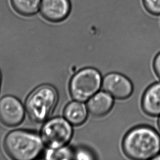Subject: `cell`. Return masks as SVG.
Segmentation results:
<instances>
[{
  "mask_svg": "<svg viewBox=\"0 0 160 160\" xmlns=\"http://www.w3.org/2000/svg\"><path fill=\"white\" fill-rule=\"evenodd\" d=\"M122 148L131 159L154 160L160 154V134L150 126H136L126 134Z\"/></svg>",
  "mask_w": 160,
  "mask_h": 160,
  "instance_id": "6da1fadb",
  "label": "cell"
},
{
  "mask_svg": "<svg viewBox=\"0 0 160 160\" xmlns=\"http://www.w3.org/2000/svg\"><path fill=\"white\" fill-rule=\"evenodd\" d=\"M42 138L26 130H14L7 134L3 142L6 154L12 159L31 160L39 155L43 149Z\"/></svg>",
  "mask_w": 160,
  "mask_h": 160,
  "instance_id": "7a4b0ae2",
  "label": "cell"
},
{
  "mask_svg": "<svg viewBox=\"0 0 160 160\" xmlns=\"http://www.w3.org/2000/svg\"><path fill=\"white\" fill-rule=\"evenodd\" d=\"M58 95L53 87L44 85L32 91L26 99V109L33 121L42 122L48 119L58 102Z\"/></svg>",
  "mask_w": 160,
  "mask_h": 160,
  "instance_id": "3957f363",
  "label": "cell"
},
{
  "mask_svg": "<svg viewBox=\"0 0 160 160\" xmlns=\"http://www.w3.org/2000/svg\"><path fill=\"white\" fill-rule=\"evenodd\" d=\"M102 84L100 72L92 68L80 70L72 78L69 90L74 100L85 102L97 93Z\"/></svg>",
  "mask_w": 160,
  "mask_h": 160,
  "instance_id": "277c9868",
  "label": "cell"
},
{
  "mask_svg": "<svg viewBox=\"0 0 160 160\" xmlns=\"http://www.w3.org/2000/svg\"><path fill=\"white\" fill-rule=\"evenodd\" d=\"M73 130L67 120L58 117L46 122L41 131L44 144L49 149L65 147L71 139Z\"/></svg>",
  "mask_w": 160,
  "mask_h": 160,
  "instance_id": "5b68a950",
  "label": "cell"
},
{
  "mask_svg": "<svg viewBox=\"0 0 160 160\" xmlns=\"http://www.w3.org/2000/svg\"><path fill=\"white\" fill-rule=\"evenodd\" d=\"M25 117L24 107L14 96H5L0 99V122L8 127L22 123Z\"/></svg>",
  "mask_w": 160,
  "mask_h": 160,
  "instance_id": "8992f818",
  "label": "cell"
},
{
  "mask_svg": "<svg viewBox=\"0 0 160 160\" xmlns=\"http://www.w3.org/2000/svg\"><path fill=\"white\" fill-rule=\"evenodd\" d=\"M102 88L105 92L119 100L128 98L133 91L131 81L122 74L117 73L108 74L104 77Z\"/></svg>",
  "mask_w": 160,
  "mask_h": 160,
  "instance_id": "52a82bcc",
  "label": "cell"
},
{
  "mask_svg": "<svg viewBox=\"0 0 160 160\" xmlns=\"http://www.w3.org/2000/svg\"><path fill=\"white\" fill-rule=\"evenodd\" d=\"M71 11L70 0H42L39 13L47 21L57 23L66 19Z\"/></svg>",
  "mask_w": 160,
  "mask_h": 160,
  "instance_id": "ba28073f",
  "label": "cell"
},
{
  "mask_svg": "<svg viewBox=\"0 0 160 160\" xmlns=\"http://www.w3.org/2000/svg\"><path fill=\"white\" fill-rule=\"evenodd\" d=\"M141 106L143 112L151 117L160 116V82H154L143 93Z\"/></svg>",
  "mask_w": 160,
  "mask_h": 160,
  "instance_id": "9c48e42d",
  "label": "cell"
},
{
  "mask_svg": "<svg viewBox=\"0 0 160 160\" xmlns=\"http://www.w3.org/2000/svg\"><path fill=\"white\" fill-rule=\"evenodd\" d=\"M88 109L91 114L102 117L107 114L112 108L113 99L106 92H100L92 96L88 102Z\"/></svg>",
  "mask_w": 160,
  "mask_h": 160,
  "instance_id": "30bf717a",
  "label": "cell"
},
{
  "mask_svg": "<svg viewBox=\"0 0 160 160\" xmlns=\"http://www.w3.org/2000/svg\"><path fill=\"white\" fill-rule=\"evenodd\" d=\"M65 118L71 124L78 126L84 122L88 112L84 104L79 102H72L67 104L64 111Z\"/></svg>",
  "mask_w": 160,
  "mask_h": 160,
  "instance_id": "8fae6325",
  "label": "cell"
},
{
  "mask_svg": "<svg viewBox=\"0 0 160 160\" xmlns=\"http://www.w3.org/2000/svg\"><path fill=\"white\" fill-rule=\"evenodd\" d=\"M13 8L22 17H30L38 14L42 0H11Z\"/></svg>",
  "mask_w": 160,
  "mask_h": 160,
  "instance_id": "7c38bea8",
  "label": "cell"
},
{
  "mask_svg": "<svg viewBox=\"0 0 160 160\" xmlns=\"http://www.w3.org/2000/svg\"><path fill=\"white\" fill-rule=\"evenodd\" d=\"M73 154L68 148L49 149L46 152L45 158L47 160H69L73 158Z\"/></svg>",
  "mask_w": 160,
  "mask_h": 160,
  "instance_id": "4fadbf2b",
  "label": "cell"
},
{
  "mask_svg": "<svg viewBox=\"0 0 160 160\" xmlns=\"http://www.w3.org/2000/svg\"><path fill=\"white\" fill-rule=\"evenodd\" d=\"M145 8L154 15H160V0H143Z\"/></svg>",
  "mask_w": 160,
  "mask_h": 160,
  "instance_id": "5bb4252c",
  "label": "cell"
},
{
  "mask_svg": "<svg viewBox=\"0 0 160 160\" xmlns=\"http://www.w3.org/2000/svg\"><path fill=\"white\" fill-rule=\"evenodd\" d=\"M75 158L78 160H91L93 159V155L88 150L81 149L78 150L75 155Z\"/></svg>",
  "mask_w": 160,
  "mask_h": 160,
  "instance_id": "9a60e30c",
  "label": "cell"
},
{
  "mask_svg": "<svg viewBox=\"0 0 160 160\" xmlns=\"http://www.w3.org/2000/svg\"><path fill=\"white\" fill-rule=\"evenodd\" d=\"M153 69L156 76L160 80V52H158L154 58Z\"/></svg>",
  "mask_w": 160,
  "mask_h": 160,
  "instance_id": "2e32d148",
  "label": "cell"
},
{
  "mask_svg": "<svg viewBox=\"0 0 160 160\" xmlns=\"http://www.w3.org/2000/svg\"><path fill=\"white\" fill-rule=\"evenodd\" d=\"M158 128H159V130H160V116L159 117V119H158Z\"/></svg>",
  "mask_w": 160,
  "mask_h": 160,
  "instance_id": "e0dca14e",
  "label": "cell"
},
{
  "mask_svg": "<svg viewBox=\"0 0 160 160\" xmlns=\"http://www.w3.org/2000/svg\"><path fill=\"white\" fill-rule=\"evenodd\" d=\"M1 80H2V76H1V71H0V88H1Z\"/></svg>",
  "mask_w": 160,
  "mask_h": 160,
  "instance_id": "ac0fdd59",
  "label": "cell"
}]
</instances>
